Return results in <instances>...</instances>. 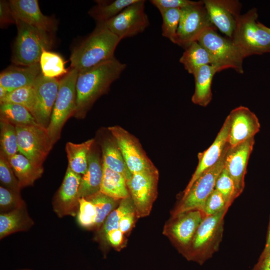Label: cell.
I'll return each instance as SVG.
<instances>
[{
    "label": "cell",
    "mask_w": 270,
    "mask_h": 270,
    "mask_svg": "<svg viewBox=\"0 0 270 270\" xmlns=\"http://www.w3.org/2000/svg\"><path fill=\"white\" fill-rule=\"evenodd\" d=\"M126 68L116 58L79 72L76 84V108L74 117L84 118L95 102L106 94Z\"/></svg>",
    "instance_id": "cell-1"
},
{
    "label": "cell",
    "mask_w": 270,
    "mask_h": 270,
    "mask_svg": "<svg viewBox=\"0 0 270 270\" xmlns=\"http://www.w3.org/2000/svg\"><path fill=\"white\" fill-rule=\"evenodd\" d=\"M121 40L107 28L96 25L94 32L73 50L70 58L72 68L82 72L114 58Z\"/></svg>",
    "instance_id": "cell-2"
},
{
    "label": "cell",
    "mask_w": 270,
    "mask_h": 270,
    "mask_svg": "<svg viewBox=\"0 0 270 270\" xmlns=\"http://www.w3.org/2000/svg\"><path fill=\"white\" fill-rule=\"evenodd\" d=\"M18 35L12 56L16 66H28L40 64L41 56L53 46L50 33L16 20Z\"/></svg>",
    "instance_id": "cell-3"
},
{
    "label": "cell",
    "mask_w": 270,
    "mask_h": 270,
    "mask_svg": "<svg viewBox=\"0 0 270 270\" xmlns=\"http://www.w3.org/2000/svg\"><path fill=\"white\" fill-rule=\"evenodd\" d=\"M258 18L256 8L240 14L231 39L246 58L270 53V34L259 26Z\"/></svg>",
    "instance_id": "cell-4"
},
{
    "label": "cell",
    "mask_w": 270,
    "mask_h": 270,
    "mask_svg": "<svg viewBox=\"0 0 270 270\" xmlns=\"http://www.w3.org/2000/svg\"><path fill=\"white\" fill-rule=\"evenodd\" d=\"M198 42L208 52L212 66L218 72L232 68L239 74L244 73L243 64L246 57L231 39L219 34L214 26L207 28Z\"/></svg>",
    "instance_id": "cell-5"
},
{
    "label": "cell",
    "mask_w": 270,
    "mask_h": 270,
    "mask_svg": "<svg viewBox=\"0 0 270 270\" xmlns=\"http://www.w3.org/2000/svg\"><path fill=\"white\" fill-rule=\"evenodd\" d=\"M78 72L72 68L60 81L58 94L47 130L54 146L60 140L62 128L74 116L76 108V84Z\"/></svg>",
    "instance_id": "cell-6"
},
{
    "label": "cell",
    "mask_w": 270,
    "mask_h": 270,
    "mask_svg": "<svg viewBox=\"0 0 270 270\" xmlns=\"http://www.w3.org/2000/svg\"><path fill=\"white\" fill-rule=\"evenodd\" d=\"M228 208L204 218L190 246L183 254L188 260L203 264L216 251Z\"/></svg>",
    "instance_id": "cell-7"
},
{
    "label": "cell",
    "mask_w": 270,
    "mask_h": 270,
    "mask_svg": "<svg viewBox=\"0 0 270 270\" xmlns=\"http://www.w3.org/2000/svg\"><path fill=\"white\" fill-rule=\"evenodd\" d=\"M230 147L228 144L218 162L196 180L173 212L172 216L192 210L202 212L207 199L215 190L217 180L224 168L226 156Z\"/></svg>",
    "instance_id": "cell-8"
},
{
    "label": "cell",
    "mask_w": 270,
    "mask_h": 270,
    "mask_svg": "<svg viewBox=\"0 0 270 270\" xmlns=\"http://www.w3.org/2000/svg\"><path fill=\"white\" fill-rule=\"evenodd\" d=\"M16 128L20 154L34 164L43 166L54 146L47 128L38 124Z\"/></svg>",
    "instance_id": "cell-9"
},
{
    "label": "cell",
    "mask_w": 270,
    "mask_h": 270,
    "mask_svg": "<svg viewBox=\"0 0 270 270\" xmlns=\"http://www.w3.org/2000/svg\"><path fill=\"white\" fill-rule=\"evenodd\" d=\"M159 172L157 168L133 174L126 180L138 218L148 216L158 196Z\"/></svg>",
    "instance_id": "cell-10"
},
{
    "label": "cell",
    "mask_w": 270,
    "mask_h": 270,
    "mask_svg": "<svg viewBox=\"0 0 270 270\" xmlns=\"http://www.w3.org/2000/svg\"><path fill=\"white\" fill-rule=\"evenodd\" d=\"M144 0H138L112 20L96 25L104 27L121 40L135 36L146 30L150 22L145 12Z\"/></svg>",
    "instance_id": "cell-11"
},
{
    "label": "cell",
    "mask_w": 270,
    "mask_h": 270,
    "mask_svg": "<svg viewBox=\"0 0 270 270\" xmlns=\"http://www.w3.org/2000/svg\"><path fill=\"white\" fill-rule=\"evenodd\" d=\"M108 130L115 140L132 174L156 168L134 136L120 126H110Z\"/></svg>",
    "instance_id": "cell-12"
},
{
    "label": "cell",
    "mask_w": 270,
    "mask_h": 270,
    "mask_svg": "<svg viewBox=\"0 0 270 270\" xmlns=\"http://www.w3.org/2000/svg\"><path fill=\"white\" fill-rule=\"evenodd\" d=\"M214 26L202 1L182 9L180 20L175 44L186 49L198 41L208 28Z\"/></svg>",
    "instance_id": "cell-13"
},
{
    "label": "cell",
    "mask_w": 270,
    "mask_h": 270,
    "mask_svg": "<svg viewBox=\"0 0 270 270\" xmlns=\"http://www.w3.org/2000/svg\"><path fill=\"white\" fill-rule=\"evenodd\" d=\"M82 176L68 168L62 184L52 202L54 210L58 217L77 216Z\"/></svg>",
    "instance_id": "cell-14"
},
{
    "label": "cell",
    "mask_w": 270,
    "mask_h": 270,
    "mask_svg": "<svg viewBox=\"0 0 270 270\" xmlns=\"http://www.w3.org/2000/svg\"><path fill=\"white\" fill-rule=\"evenodd\" d=\"M59 86L60 81L56 78H47L42 74L34 84L36 102L32 114L39 125L46 128L50 123Z\"/></svg>",
    "instance_id": "cell-15"
},
{
    "label": "cell",
    "mask_w": 270,
    "mask_h": 270,
    "mask_svg": "<svg viewBox=\"0 0 270 270\" xmlns=\"http://www.w3.org/2000/svg\"><path fill=\"white\" fill-rule=\"evenodd\" d=\"M203 2L212 24L232 39L240 15L242 6L239 1L204 0Z\"/></svg>",
    "instance_id": "cell-16"
},
{
    "label": "cell",
    "mask_w": 270,
    "mask_h": 270,
    "mask_svg": "<svg viewBox=\"0 0 270 270\" xmlns=\"http://www.w3.org/2000/svg\"><path fill=\"white\" fill-rule=\"evenodd\" d=\"M206 216L200 210H192L172 216L165 232L180 246L184 254L190 246L196 232Z\"/></svg>",
    "instance_id": "cell-17"
},
{
    "label": "cell",
    "mask_w": 270,
    "mask_h": 270,
    "mask_svg": "<svg viewBox=\"0 0 270 270\" xmlns=\"http://www.w3.org/2000/svg\"><path fill=\"white\" fill-rule=\"evenodd\" d=\"M228 117L230 122L228 143L231 148L254 138L260 131L257 116L246 107L240 106L233 110Z\"/></svg>",
    "instance_id": "cell-18"
},
{
    "label": "cell",
    "mask_w": 270,
    "mask_h": 270,
    "mask_svg": "<svg viewBox=\"0 0 270 270\" xmlns=\"http://www.w3.org/2000/svg\"><path fill=\"white\" fill-rule=\"evenodd\" d=\"M255 144L252 138L229 148L224 163V168L233 180L238 196L244 188V178L250 156Z\"/></svg>",
    "instance_id": "cell-19"
},
{
    "label": "cell",
    "mask_w": 270,
    "mask_h": 270,
    "mask_svg": "<svg viewBox=\"0 0 270 270\" xmlns=\"http://www.w3.org/2000/svg\"><path fill=\"white\" fill-rule=\"evenodd\" d=\"M9 2L16 20L50 34L57 30L58 22L42 12L38 0H11Z\"/></svg>",
    "instance_id": "cell-20"
},
{
    "label": "cell",
    "mask_w": 270,
    "mask_h": 270,
    "mask_svg": "<svg viewBox=\"0 0 270 270\" xmlns=\"http://www.w3.org/2000/svg\"><path fill=\"white\" fill-rule=\"evenodd\" d=\"M230 122L228 117L212 146L198 154V164L188 186L184 192L182 198L186 196L192 186L206 170L214 166L220 160L228 144Z\"/></svg>",
    "instance_id": "cell-21"
},
{
    "label": "cell",
    "mask_w": 270,
    "mask_h": 270,
    "mask_svg": "<svg viewBox=\"0 0 270 270\" xmlns=\"http://www.w3.org/2000/svg\"><path fill=\"white\" fill-rule=\"evenodd\" d=\"M41 74L40 64L28 66H11L0 73V86L9 93L20 88L34 86Z\"/></svg>",
    "instance_id": "cell-22"
},
{
    "label": "cell",
    "mask_w": 270,
    "mask_h": 270,
    "mask_svg": "<svg viewBox=\"0 0 270 270\" xmlns=\"http://www.w3.org/2000/svg\"><path fill=\"white\" fill-rule=\"evenodd\" d=\"M95 144L90 154L87 171L82 176L80 188V198H87L100 192L103 176V162Z\"/></svg>",
    "instance_id": "cell-23"
},
{
    "label": "cell",
    "mask_w": 270,
    "mask_h": 270,
    "mask_svg": "<svg viewBox=\"0 0 270 270\" xmlns=\"http://www.w3.org/2000/svg\"><path fill=\"white\" fill-rule=\"evenodd\" d=\"M34 222L30 216L26 204L10 212L0 214V240L18 232L29 230Z\"/></svg>",
    "instance_id": "cell-24"
},
{
    "label": "cell",
    "mask_w": 270,
    "mask_h": 270,
    "mask_svg": "<svg viewBox=\"0 0 270 270\" xmlns=\"http://www.w3.org/2000/svg\"><path fill=\"white\" fill-rule=\"evenodd\" d=\"M8 158L18 180L21 190L33 186L44 174L43 166L34 164L20 154H17Z\"/></svg>",
    "instance_id": "cell-25"
},
{
    "label": "cell",
    "mask_w": 270,
    "mask_h": 270,
    "mask_svg": "<svg viewBox=\"0 0 270 270\" xmlns=\"http://www.w3.org/2000/svg\"><path fill=\"white\" fill-rule=\"evenodd\" d=\"M218 72L213 66L206 65L200 68L194 74L195 90L192 102L203 107L207 106L212 102V86L214 76Z\"/></svg>",
    "instance_id": "cell-26"
},
{
    "label": "cell",
    "mask_w": 270,
    "mask_h": 270,
    "mask_svg": "<svg viewBox=\"0 0 270 270\" xmlns=\"http://www.w3.org/2000/svg\"><path fill=\"white\" fill-rule=\"evenodd\" d=\"M95 143L94 138L79 144L68 142L66 146L68 168L74 172L84 176L87 171L90 154Z\"/></svg>",
    "instance_id": "cell-27"
},
{
    "label": "cell",
    "mask_w": 270,
    "mask_h": 270,
    "mask_svg": "<svg viewBox=\"0 0 270 270\" xmlns=\"http://www.w3.org/2000/svg\"><path fill=\"white\" fill-rule=\"evenodd\" d=\"M103 164L110 169L122 174L128 180L132 174L128 170L122 154L114 138L108 136L100 144Z\"/></svg>",
    "instance_id": "cell-28"
},
{
    "label": "cell",
    "mask_w": 270,
    "mask_h": 270,
    "mask_svg": "<svg viewBox=\"0 0 270 270\" xmlns=\"http://www.w3.org/2000/svg\"><path fill=\"white\" fill-rule=\"evenodd\" d=\"M100 192L116 200H122L130 196L124 176L104 164Z\"/></svg>",
    "instance_id": "cell-29"
},
{
    "label": "cell",
    "mask_w": 270,
    "mask_h": 270,
    "mask_svg": "<svg viewBox=\"0 0 270 270\" xmlns=\"http://www.w3.org/2000/svg\"><path fill=\"white\" fill-rule=\"evenodd\" d=\"M180 62L193 76L202 67L212 64L208 52L198 41L192 43L185 49Z\"/></svg>",
    "instance_id": "cell-30"
},
{
    "label": "cell",
    "mask_w": 270,
    "mask_h": 270,
    "mask_svg": "<svg viewBox=\"0 0 270 270\" xmlns=\"http://www.w3.org/2000/svg\"><path fill=\"white\" fill-rule=\"evenodd\" d=\"M138 0H98L97 5L89 11L90 16L98 24L104 23L117 16L126 8Z\"/></svg>",
    "instance_id": "cell-31"
},
{
    "label": "cell",
    "mask_w": 270,
    "mask_h": 270,
    "mask_svg": "<svg viewBox=\"0 0 270 270\" xmlns=\"http://www.w3.org/2000/svg\"><path fill=\"white\" fill-rule=\"evenodd\" d=\"M0 118L8 121L16 126L38 124L27 108L14 104H0Z\"/></svg>",
    "instance_id": "cell-32"
},
{
    "label": "cell",
    "mask_w": 270,
    "mask_h": 270,
    "mask_svg": "<svg viewBox=\"0 0 270 270\" xmlns=\"http://www.w3.org/2000/svg\"><path fill=\"white\" fill-rule=\"evenodd\" d=\"M65 62L58 54L48 50L44 51L40 57V64L42 74L49 78H56L66 75Z\"/></svg>",
    "instance_id": "cell-33"
},
{
    "label": "cell",
    "mask_w": 270,
    "mask_h": 270,
    "mask_svg": "<svg viewBox=\"0 0 270 270\" xmlns=\"http://www.w3.org/2000/svg\"><path fill=\"white\" fill-rule=\"evenodd\" d=\"M94 206L97 216L95 224L96 228H100L104 222L118 206V201L99 192L86 198Z\"/></svg>",
    "instance_id": "cell-34"
},
{
    "label": "cell",
    "mask_w": 270,
    "mask_h": 270,
    "mask_svg": "<svg viewBox=\"0 0 270 270\" xmlns=\"http://www.w3.org/2000/svg\"><path fill=\"white\" fill-rule=\"evenodd\" d=\"M0 151L8 158L18 152L16 126L8 121L0 118Z\"/></svg>",
    "instance_id": "cell-35"
},
{
    "label": "cell",
    "mask_w": 270,
    "mask_h": 270,
    "mask_svg": "<svg viewBox=\"0 0 270 270\" xmlns=\"http://www.w3.org/2000/svg\"><path fill=\"white\" fill-rule=\"evenodd\" d=\"M36 102V90L34 85L23 87L9 92L0 104H14L27 108L32 114Z\"/></svg>",
    "instance_id": "cell-36"
},
{
    "label": "cell",
    "mask_w": 270,
    "mask_h": 270,
    "mask_svg": "<svg viewBox=\"0 0 270 270\" xmlns=\"http://www.w3.org/2000/svg\"><path fill=\"white\" fill-rule=\"evenodd\" d=\"M134 212L136 211L130 196L120 200L118 206L112 212L102 226L101 237H104L110 231L119 229L118 224L120 220L125 215Z\"/></svg>",
    "instance_id": "cell-37"
},
{
    "label": "cell",
    "mask_w": 270,
    "mask_h": 270,
    "mask_svg": "<svg viewBox=\"0 0 270 270\" xmlns=\"http://www.w3.org/2000/svg\"><path fill=\"white\" fill-rule=\"evenodd\" d=\"M160 13L162 19V35L175 44L181 18L182 9H170Z\"/></svg>",
    "instance_id": "cell-38"
},
{
    "label": "cell",
    "mask_w": 270,
    "mask_h": 270,
    "mask_svg": "<svg viewBox=\"0 0 270 270\" xmlns=\"http://www.w3.org/2000/svg\"><path fill=\"white\" fill-rule=\"evenodd\" d=\"M0 180L2 186L20 194L18 180L5 154L0 151Z\"/></svg>",
    "instance_id": "cell-39"
},
{
    "label": "cell",
    "mask_w": 270,
    "mask_h": 270,
    "mask_svg": "<svg viewBox=\"0 0 270 270\" xmlns=\"http://www.w3.org/2000/svg\"><path fill=\"white\" fill-rule=\"evenodd\" d=\"M76 216L78 222L82 227L86 229L94 228L97 213L91 202L84 198H80Z\"/></svg>",
    "instance_id": "cell-40"
},
{
    "label": "cell",
    "mask_w": 270,
    "mask_h": 270,
    "mask_svg": "<svg viewBox=\"0 0 270 270\" xmlns=\"http://www.w3.org/2000/svg\"><path fill=\"white\" fill-rule=\"evenodd\" d=\"M215 190L222 194L227 204L230 206L238 196L234 183L224 168L217 180Z\"/></svg>",
    "instance_id": "cell-41"
},
{
    "label": "cell",
    "mask_w": 270,
    "mask_h": 270,
    "mask_svg": "<svg viewBox=\"0 0 270 270\" xmlns=\"http://www.w3.org/2000/svg\"><path fill=\"white\" fill-rule=\"evenodd\" d=\"M26 204L20 194L5 187L0 186V212L6 213L20 208Z\"/></svg>",
    "instance_id": "cell-42"
},
{
    "label": "cell",
    "mask_w": 270,
    "mask_h": 270,
    "mask_svg": "<svg viewBox=\"0 0 270 270\" xmlns=\"http://www.w3.org/2000/svg\"><path fill=\"white\" fill-rule=\"evenodd\" d=\"M230 206L222 194L214 190L207 199L202 212L206 216H212Z\"/></svg>",
    "instance_id": "cell-43"
},
{
    "label": "cell",
    "mask_w": 270,
    "mask_h": 270,
    "mask_svg": "<svg viewBox=\"0 0 270 270\" xmlns=\"http://www.w3.org/2000/svg\"><path fill=\"white\" fill-rule=\"evenodd\" d=\"M150 2L160 12L170 9H183L196 2L188 0H151Z\"/></svg>",
    "instance_id": "cell-44"
},
{
    "label": "cell",
    "mask_w": 270,
    "mask_h": 270,
    "mask_svg": "<svg viewBox=\"0 0 270 270\" xmlns=\"http://www.w3.org/2000/svg\"><path fill=\"white\" fill-rule=\"evenodd\" d=\"M16 24V19L10 6V2L0 1V26L1 28L11 24Z\"/></svg>",
    "instance_id": "cell-45"
},
{
    "label": "cell",
    "mask_w": 270,
    "mask_h": 270,
    "mask_svg": "<svg viewBox=\"0 0 270 270\" xmlns=\"http://www.w3.org/2000/svg\"><path fill=\"white\" fill-rule=\"evenodd\" d=\"M124 234L120 229L112 230L107 232L104 238V240L115 248L119 249L122 246Z\"/></svg>",
    "instance_id": "cell-46"
},
{
    "label": "cell",
    "mask_w": 270,
    "mask_h": 270,
    "mask_svg": "<svg viewBox=\"0 0 270 270\" xmlns=\"http://www.w3.org/2000/svg\"><path fill=\"white\" fill-rule=\"evenodd\" d=\"M136 217V212H134L125 215L120 220L118 228L124 234L128 232L132 228Z\"/></svg>",
    "instance_id": "cell-47"
},
{
    "label": "cell",
    "mask_w": 270,
    "mask_h": 270,
    "mask_svg": "<svg viewBox=\"0 0 270 270\" xmlns=\"http://www.w3.org/2000/svg\"><path fill=\"white\" fill-rule=\"evenodd\" d=\"M254 270H270V254L264 258L260 259Z\"/></svg>",
    "instance_id": "cell-48"
},
{
    "label": "cell",
    "mask_w": 270,
    "mask_h": 270,
    "mask_svg": "<svg viewBox=\"0 0 270 270\" xmlns=\"http://www.w3.org/2000/svg\"><path fill=\"white\" fill-rule=\"evenodd\" d=\"M270 254V224L269 226L268 238L265 248L260 258V259L264 258Z\"/></svg>",
    "instance_id": "cell-49"
},
{
    "label": "cell",
    "mask_w": 270,
    "mask_h": 270,
    "mask_svg": "<svg viewBox=\"0 0 270 270\" xmlns=\"http://www.w3.org/2000/svg\"><path fill=\"white\" fill-rule=\"evenodd\" d=\"M8 94V92L6 89L0 86V100L4 98Z\"/></svg>",
    "instance_id": "cell-50"
},
{
    "label": "cell",
    "mask_w": 270,
    "mask_h": 270,
    "mask_svg": "<svg viewBox=\"0 0 270 270\" xmlns=\"http://www.w3.org/2000/svg\"><path fill=\"white\" fill-rule=\"evenodd\" d=\"M259 26L264 30H266V32H268L270 34V28L267 27L265 25H264L263 24L260 23V22H258Z\"/></svg>",
    "instance_id": "cell-51"
},
{
    "label": "cell",
    "mask_w": 270,
    "mask_h": 270,
    "mask_svg": "<svg viewBox=\"0 0 270 270\" xmlns=\"http://www.w3.org/2000/svg\"><path fill=\"white\" fill-rule=\"evenodd\" d=\"M18 270H34L29 269V268H24V269H20Z\"/></svg>",
    "instance_id": "cell-52"
}]
</instances>
